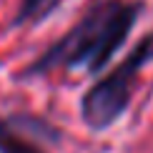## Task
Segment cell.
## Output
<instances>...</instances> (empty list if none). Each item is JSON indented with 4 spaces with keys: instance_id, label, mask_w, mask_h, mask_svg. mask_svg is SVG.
I'll list each match as a JSON object with an SVG mask.
<instances>
[{
    "instance_id": "obj_1",
    "label": "cell",
    "mask_w": 153,
    "mask_h": 153,
    "mask_svg": "<svg viewBox=\"0 0 153 153\" xmlns=\"http://www.w3.org/2000/svg\"><path fill=\"white\" fill-rule=\"evenodd\" d=\"M141 13H143L141 0H136V3L98 0L65 35H60L53 45H48L20 73H15V78L18 80L43 78L58 68H65V71L80 68L85 73H100L113 60V55L126 45Z\"/></svg>"
},
{
    "instance_id": "obj_2",
    "label": "cell",
    "mask_w": 153,
    "mask_h": 153,
    "mask_svg": "<svg viewBox=\"0 0 153 153\" xmlns=\"http://www.w3.org/2000/svg\"><path fill=\"white\" fill-rule=\"evenodd\" d=\"M148 63H153V33H146L111 73L98 78L83 93L80 120L88 131L103 133L126 116L133 100L136 80Z\"/></svg>"
},
{
    "instance_id": "obj_3",
    "label": "cell",
    "mask_w": 153,
    "mask_h": 153,
    "mask_svg": "<svg viewBox=\"0 0 153 153\" xmlns=\"http://www.w3.org/2000/svg\"><path fill=\"white\" fill-rule=\"evenodd\" d=\"M63 0H20L18 13L13 15L10 28H38L58 13Z\"/></svg>"
}]
</instances>
